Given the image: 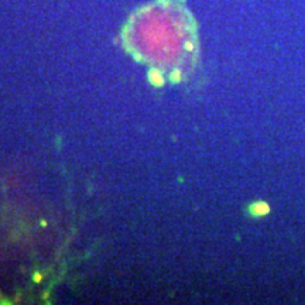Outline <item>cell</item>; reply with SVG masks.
I'll list each match as a JSON object with an SVG mask.
<instances>
[{
	"label": "cell",
	"mask_w": 305,
	"mask_h": 305,
	"mask_svg": "<svg viewBox=\"0 0 305 305\" xmlns=\"http://www.w3.org/2000/svg\"><path fill=\"white\" fill-rule=\"evenodd\" d=\"M249 209H250V213H252L253 216L259 218V216H264V215H267V213H270V205L260 201V202L253 203Z\"/></svg>",
	"instance_id": "6da1fadb"
}]
</instances>
